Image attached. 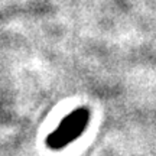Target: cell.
Here are the masks:
<instances>
[{
	"label": "cell",
	"instance_id": "cell-1",
	"mask_svg": "<svg viewBox=\"0 0 156 156\" xmlns=\"http://www.w3.org/2000/svg\"><path fill=\"white\" fill-rule=\"evenodd\" d=\"M90 122V112L85 107H80L62 119L58 127L48 136L46 146L52 151H59L73 143L84 133Z\"/></svg>",
	"mask_w": 156,
	"mask_h": 156
}]
</instances>
